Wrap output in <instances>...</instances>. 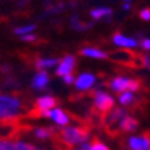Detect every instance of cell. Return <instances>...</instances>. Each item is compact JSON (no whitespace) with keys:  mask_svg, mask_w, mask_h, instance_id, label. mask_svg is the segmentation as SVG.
Wrapping results in <instances>:
<instances>
[{"mask_svg":"<svg viewBox=\"0 0 150 150\" xmlns=\"http://www.w3.org/2000/svg\"><path fill=\"white\" fill-rule=\"evenodd\" d=\"M141 46L145 48V50L150 51V37L149 39H143V40L141 41Z\"/></svg>","mask_w":150,"mask_h":150,"instance_id":"cb8c5ba5","label":"cell"},{"mask_svg":"<svg viewBox=\"0 0 150 150\" xmlns=\"http://www.w3.org/2000/svg\"><path fill=\"white\" fill-rule=\"evenodd\" d=\"M90 14L94 19H103L112 17V10L108 7H99V8H94Z\"/></svg>","mask_w":150,"mask_h":150,"instance_id":"e0dca14e","label":"cell"},{"mask_svg":"<svg viewBox=\"0 0 150 150\" xmlns=\"http://www.w3.org/2000/svg\"><path fill=\"white\" fill-rule=\"evenodd\" d=\"M90 95L92 98V108L98 116L103 117L105 114H108L110 110L114 108V99L113 96H110L108 92L105 91H99V90H94L90 91Z\"/></svg>","mask_w":150,"mask_h":150,"instance_id":"277c9868","label":"cell"},{"mask_svg":"<svg viewBox=\"0 0 150 150\" xmlns=\"http://www.w3.org/2000/svg\"><path fill=\"white\" fill-rule=\"evenodd\" d=\"M48 81H50V77H48V74H47L44 70H41V72H39L33 77L32 80V87L35 88V90H44V88H47V86H48Z\"/></svg>","mask_w":150,"mask_h":150,"instance_id":"4fadbf2b","label":"cell"},{"mask_svg":"<svg viewBox=\"0 0 150 150\" xmlns=\"http://www.w3.org/2000/svg\"><path fill=\"white\" fill-rule=\"evenodd\" d=\"M80 52H81V55H84V57H90V58H95V59H106L109 57L105 51L98 50V48H92V47H86V48H83Z\"/></svg>","mask_w":150,"mask_h":150,"instance_id":"9a60e30c","label":"cell"},{"mask_svg":"<svg viewBox=\"0 0 150 150\" xmlns=\"http://www.w3.org/2000/svg\"><path fill=\"white\" fill-rule=\"evenodd\" d=\"M142 62H143V66L150 68V55H142Z\"/></svg>","mask_w":150,"mask_h":150,"instance_id":"484cf974","label":"cell"},{"mask_svg":"<svg viewBox=\"0 0 150 150\" xmlns=\"http://www.w3.org/2000/svg\"><path fill=\"white\" fill-rule=\"evenodd\" d=\"M22 40L23 41H35V40H36V36H35L33 33H29V35L22 36Z\"/></svg>","mask_w":150,"mask_h":150,"instance_id":"d4e9b609","label":"cell"},{"mask_svg":"<svg viewBox=\"0 0 150 150\" xmlns=\"http://www.w3.org/2000/svg\"><path fill=\"white\" fill-rule=\"evenodd\" d=\"M36 29L35 25H28V26H21V28H17L14 32L15 35H19V36H25V35H29L30 32H33Z\"/></svg>","mask_w":150,"mask_h":150,"instance_id":"d6986e66","label":"cell"},{"mask_svg":"<svg viewBox=\"0 0 150 150\" xmlns=\"http://www.w3.org/2000/svg\"><path fill=\"white\" fill-rule=\"evenodd\" d=\"M138 128H139V121H138V118H135L134 116L127 114V116L124 117V120L121 121V125H120V134H121V138H123L125 134L137 131Z\"/></svg>","mask_w":150,"mask_h":150,"instance_id":"8fae6325","label":"cell"},{"mask_svg":"<svg viewBox=\"0 0 150 150\" xmlns=\"http://www.w3.org/2000/svg\"><path fill=\"white\" fill-rule=\"evenodd\" d=\"M123 150H150V132L145 131L139 137H129L121 139Z\"/></svg>","mask_w":150,"mask_h":150,"instance_id":"8992f818","label":"cell"},{"mask_svg":"<svg viewBox=\"0 0 150 150\" xmlns=\"http://www.w3.org/2000/svg\"><path fill=\"white\" fill-rule=\"evenodd\" d=\"M127 114V110L123 108H113L108 114H105L100 120V127L103 128L105 134L112 139H121L120 125Z\"/></svg>","mask_w":150,"mask_h":150,"instance_id":"7a4b0ae2","label":"cell"},{"mask_svg":"<svg viewBox=\"0 0 150 150\" xmlns=\"http://www.w3.org/2000/svg\"><path fill=\"white\" fill-rule=\"evenodd\" d=\"M15 147H17V150H40L39 147L30 145V143H26V142H19V141H15Z\"/></svg>","mask_w":150,"mask_h":150,"instance_id":"ffe728a7","label":"cell"},{"mask_svg":"<svg viewBox=\"0 0 150 150\" xmlns=\"http://www.w3.org/2000/svg\"><path fill=\"white\" fill-rule=\"evenodd\" d=\"M123 8H124V10H129V8H131V4H129V3H124Z\"/></svg>","mask_w":150,"mask_h":150,"instance_id":"83f0119b","label":"cell"},{"mask_svg":"<svg viewBox=\"0 0 150 150\" xmlns=\"http://www.w3.org/2000/svg\"><path fill=\"white\" fill-rule=\"evenodd\" d=\"M76 150H90V145H87V143H83L81 147H80V149H76Z\"/></svg>","mask_w":150,"mask_h":150,"instance_id":"4316f807","label":"cell"},{"mask_svg":"<svg viewBox=\"0 0 150 150\" xmlns=\"http://www.w3.org/2000/svg\"><path fill=\"white\" fill-rule=\"evenodd\" d=\"M64 81H65V84H73V83L76 81L74 80V76H73V73H70V74H66V76H64Z\"/></svg>","mask_w":150,"mask_h":150,"instance_id":"603a6c76","label":"cell"},{"mask_svg":"<svg viewBox=\"0 0 150 150\" xmlns=\"http://www.w3.org/2000/svg\"><path fill=\"white\" fill-rule=\"evenodd\" d=\"M74 66H76V58L73 55H66L61 59L59 62V66L57 68V76H66V74H70L74 70Z\"/></svg>","mask_w":150,"mask_h":150,"instance_id":"52a82bcc","label":"cell"},{"mask_svg":"<svg viewBox=\"0 0 150 150\" xmlns=\"http://www.w3.org/2000/svg\"><path fill=\"white\" fill-rule=\"evenodd\" d=\"M138 99H139V96H137L131 91H125V92L118 94V102L123 105V106H127V108H131V109L135 106Z\"/></svg>","mask_w":150,"mask_h":150,"instance_id":"5bb4252c","label":"cell"},{"mask_svg":"<svg viewBox=\"0 0 150 150\" xmlns=\"http://www.w3.org/2000/svg\"><path fill=\"white\" fill-rule=\"evenodd\" d=\"M139 17H141V19H143V21H150V8H143V10H141V13H139Z\"/></svg>","mask_w":150,"mask_h":150,"instance_id":"7402d4cb","label":"cell"},{"mask_svg":"<svg viewBox=\"0 0 150 150\" xmlns=\"http://www.w3.org/2000/svg\"><path fill=\"white\" fill-rule=\"evenodd\" d=\"M124 1H125V3H129V1H131V0H124Z\"/></svg>","mask_w":150,"mask_h":150,"instance_id":"f1b7e54d","label":"cell"},{"mask_svg":"<svg viewBox=\"0 0 150 150\" xmlns=\"http://www.w3.org/2000/svg\"><path fill=\"white\" fill-rule=\"evenodd\" d=\"M90 150H110L98 137H92L90 142Z\"/></svg>","mask_w":150,"mask_h":150,"instance_id":"ac0fdd59","label":"cell"},{"mask_svg":"<svg viewBox=\"0 0 150 150\" xmlns=\"http://www.w3.org/2000/svg\"><path fill=\"white\" fill-rule=\"evenodd\" d=\"M1 86L7 87V88H17V87H18V81H17L15 79H13V77H8V79H6L4 81H3Z\"/></svg>","mask_w":150,"mask_h":150,"instance_id":"44dd1931","label":"cell"},{"mask_svg":"<svg viewBox=\"0 0 150 150\" xmlns=\"http://www.w3.org/2000/svg\"><path fill=\"white\" fill-rule=\"evenodd\" d=\"M112 41L113 44L118 47H124V48H134V47L138 46V40L134 39V37H127L121 35V33H116L113 37H112Z\"/></svg>","mask_w":150,"mask_h":150,"instance_id":"7c38bea8","label":"cell"},{"mask_svg":"<svg viewBox=\"0 0 150 150\" xmlns=\"http://www.w3.org/2000/svg\"><path fill=\"white\" fill-rule=\"evenodd\" d=\"M28 109L26 102L18 95H6L0 94V120H10V118H21V114Z\"/></svg>","mask_w":150,"mask_h":150,"instance_id":"6da1fadb","label":"cell"},{"mask_svg":"<svg viewBox=\"0 0 150 150\" xmlns=\"http://www.w3.org/2000/svg\"><path fill=\"white\" fill-rule=\"evenodd\" d=\"M96 81V77L91 73H83L77 77V80L74 81L76 88L79 91H88Z\"/></svg>","mask_w":150,"mask_h":150,"instance_id":"30bf717a","label":"cell"},{"mask_svg":"<svg viewBox=\"0 0 150 150\" xmlns=\"http://www.w3.org/2000/svg\"><path fill=\"white\" fill-rule=\"evenodd\" d=\"M46 117L51 118L52 121H55V124L58 125H68L69 120H70V116L69 113H65L62 109H51L48 112H46Z\"/></svg>","mask_w":150,"mask_h":150,"instance_id":"9c48e42d","label":"cell"},{"mask_svg":"<svg viewBox=\"0 0 150 150\" xmlns=\"http://www.w3.org/2000/svg\"><path fill=\"white\" fill-rule=\"evenodd\" d=\"M106 84H108V87L112 91L117 92V94H121V92L125 91L135 92V91H141L142 88H145L143 83L139 79H129L125 77V76H116Z\"/></svg>","mask_w":150,"mask_h":150,"instance_id":"3957f363","label":"cell"},{"mask_svg":"<svg viewBox=\"0 0 150 150\" xmlns=\"http://www.w3.org/2000/svg\"><path fill=\"white\" fill-rule=\"evenodd\" d=\"M110 59L117 62L124 66H131V68H137V66H143L142 62V55L135 54L129 50H120L116 52L110 54Z\"/></svg>","mask_w":150,"mask_h":150,"instance_id":"5b68a950","label":"cell"},{"mask_svg":"<svg viewBox=\"0 0 150 150\" xmlns=\"http://www.w3.org/2000/svg\"><path fill=\"white\" fill-rule=\"evenodd\" d=\"M58 64V59L55 58H48V59H43V58H37L35 65H36L37 69H40V70H44V69H50L52 66Z\"/></svg>","mask_w":150,"mask_h":150,"instance_id":"2e32d148","label":"cell"},{"mask_svg":"<svg viewBox=\"0 0 150 150\" xmlns=\"http://www.w3.org/2000/svg\"><path fill=\"white\" fill-rule=\"evenodd\" d=\"M57 131L58 129H55L54 127H51V125H47V127H35L32 128V134L33 137L39 139V141H47V139H52V138L57 135Z\"/></svg>","mask_w":150,"mask_h":150,"instance_id":"ba28073f","label":"cell"}]
</instances>
